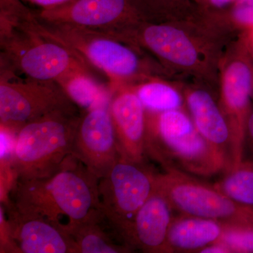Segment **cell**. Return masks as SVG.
I'll use <instances>...</instances> for the list:
<instances>
[{
	"instance_id": "cell-15",
	"label": "cell",
	"mask_w": 253,
	"mask_h": 253,
	"mask_svg": "<svg viewBox=\"0 0 253 253\" xmlns=\"http://www.w3.org/2000/svg\"><path fill=\"white\" fill-rule=\"evenodd\" d=\"M222 224L212 219L179 214L173 217L167 236V253H200L217 242Z\"/></svg>"
},
{
	"instance_id": "cell-18",
	"label": "cell",
	"mask_w": 253,
	"mask_h": 253,
	"mask_svg": "<svg viewBox=\"0 0 253 253\" xmlns=\"http://www.w3.org/2000/svg\"><path fill=\"white\" fill-rule=\"evenodd\" d=\"M236 202L253 208V161H243L214 184Z\"/></svg>"
},
{
	"instance_id": "cell-8",
	"label": "cell",
	"mask_w": 253,
	"mask_h": 253,
	"mask_svg": "<svg viewBox=\"0 0 253 253\" xmlns=\"http://www.w3.org/2000/svg\"><path fill=\"white\" fill-rule=\"evenodd\" d=\"M156 173L121 158L100 178L99 191L105 219L119 234L155 191Z\"/></svg>"
},
{
	"instance_id": "cell-6",
	"label": "cell",
	"mask_w": 253,
	"mask_h": 253,
	"mask_svg": "<svg viewBox=\"0 0 253 253\" xmlns=\"http://www.w3.org/2000/svg\"><path fill=\"white\" fill-rule=\"evenodd\" d=\"M155 191L179 214L223 224H253V208L236 202L214 185L177 169L156 173Z\"/></svg>"
},
{
	"instance_id": "cell-13",
	"label": "cell",
	"mask_w": 253,
	"mask_h": 253,
	"mask_svg": "<svg viewBox=\"0 0 253 253\" xmlns=\"http://www.w3.org/2000/svg\"><path fill=\"white\" fill-rule=\"evenodd\" d=\"M146 109L135 93L119 89L113 95L110 113L121 158L144 163L146 156Z\"/></svg>"
},
{
	"instance_id": "cell-26",
	"label": "cell",
	"mask_w": 253,
	"mask_h": 253,
	"mask_svg": "<svg viewBox=\"0 0 253 253\" xmlns=\"http://www.w3.org/2000/svg\"><path fill=\"white\" fill-rule=\"evenodd\" d=\"M211 3L217 7H222L230 2L231 0H211Z\"/></svg>"
},
{
	"instance_id": "cell-23",
	"label": "cell",
	"mask_w": 253,
	"mask_h": 253,
	"mask_svg": "<svg viewBox=\"0 0 253 253\" xmlns=\"http://www.w3.org/2000/svg\"><path fill=\"white\" fill-rule=\"evenodd\" d=\"M22 1H28L32 4L38 5L41 6L42 9H49L69 2L72 0H22Z\"/></svg>"
},
{
	"instance_id": "cell-4",
	"label": "cell",
	"mask_w": 253,
	"mask_h": 253,
	"mask_svg": "<svg viewBox=\"0 0 253 253\" xmlns=\"http://www.w3.org/2000/svg\"><path fill=\"white\" fill-rule=\"evenodd\" d=\"M81 114L57 111L27 123L18 131L9 161L12 181L54 174L69 156Z\"/></svg>"
},
{
	"instance_id": "cell-11",
	"label": "cell",
	"mask_w": 253,
	"mask_h": 253,
	"mask_svg": "<svg viewBox=\"0 0 253 253\" xmlns=\"http://www.w3.org/2000/svg\"><path fill=\"white\" fill-rule=\"evenodd\" d=\"M73 155L99 179L121 156L115 136L110 107L83 111L73 146Z\"/></svg>"
},
{
	"instance_id": "cell-16",
	"label": "cell",
	"mask_w": 253,
	"mask_h": 253,
	"mask_svg": "<svg viewBox=\"0 0 253 253\" xmlns=\"http://www.w3.org/2000/svg\"><path fill=\"white\" fill-rule=\"evenodd\" d=\"M141 40L155 54L169 62L193 66L197 51L182 31L171 26L151 25L143 28Z\"/></svg>"
},
{
	"instance_id": "cell-21",
	"label": "cell",
	"mask_w": 253,
	"mask_h": 253,
	"mask_svg": "<svg viewBox=\"0 0 253 253\" xmlns=\"http://www.w3.org/2000/svg\"><path fill=\"white\" fill-rule=\"evenodd\" d=\"M217 243L229 253H253V224H223Z\"/></svg>"
},
{
	"instance_id": "cell-12",
	"label": "cell",
	"mask_w": 253,
	"mask_h": 253,
	"mask_svg": "<svg viewBox=\"0 0 253 253\" xmlns=\"http://www.w3.org/2000/svg\"><path fill=\"white\" fill-rule=\"evenodd\" d=\"M172 212L166 199L155 191L118 236L131 251L167 253V236L172 220Z\"/></svg>"
},
{
	"instance_id": "cell-14",
	"label": "cell",
	"mask_w": 253,
	"mask_h": 253,
	"mask_svg": "<svg viewBox=\"0 0 253 253\" xmlns=\"http://www.w3.org/2000/svg\"><path fill=\"white\" fill-rule=\"evenodd\" d=\"M187 104L196 129L210 144L227 158L231 168L230 128L214 100L206 91L197 90L188 96Z\"/></svg>"
},
{
	"instance_id": "cell-2",
	"label": "cell",
	"mask_w": 253,
	"mask_h": 253,
	"mask_svg": "<svg viewBox=\"0 0 253 253\" xmlns=\"http://www.w3.org/2000/svg\"><path fill=\"white\" fill-rule=\"evenodd\" d=\"M156 114L152 119L146 116L145 149L146 156L164 169L211 176L230 168L227 158L204 139L184 113L172 110Z\"/></svg>"
},
{
	"instance_id": "cell-25",
	"label": "cell",
	"mask_w": 253,
	"mask_h": 253,
	"mask_svg": "<svg viewBox=\"0 0 253 253\" xmlns=\"http://www.w3.org/2000/svg\"><path fill=\"white\" fill-rule=\"evenodd\" d=\"M201 253H229V250L226 249L225 246H223L219 243L215 242L214 244L210 245L207 247L200 251Z\"/></svg>"
},
{
	"instance_id": "cell-10",
	"label": "cell",
	"mask_w": 253,
	"mask_h": 253,
	"mask_svg": "<svg viewBox=\"0 0 253 253\" xmlns=\"http://www.w3.org/2000/svg\"><path fill=\"white\" fill-rule=\"evenodd\" d=\"M6 219L1 214L3 246L22 253H75L71 236L46 218L18 209L8 200Z\"/></svg>"
},
{
	"instance_id": "cell-9",
	"label": "cell",
	"mask_w": 253,
	"mask_h": 253,
	"mask_svg": "<svg viewBox=\"0 0 253 253\" xmlns=\"http://www.w3.org/2000/svg\"><path fill=\"white\" fill-rule=\"evenodd\" d=\"M42 21L70 23L127 41L130 26L139 14L130 0H72L35 13Z\"/></svg>"
},
{
	"instance_id": "cell-1",
	"label": "cell",
	"mask_w": 253,
	"mask_h": 253,
	"mask_svg": "<svg viewBox=\"0 0 253 253\" xmlns=\"http://www.w3.org/2000/svg\"><path fill=\"white\" fill-rule=\"evenodd\" d=\"M99 181L71 155L52 175L13 181L4 198L18 209L46 218L71 237L83 224L105 219Z\"/></svg>"
},
{
	"instance_id": "cell-22",
	"label": "cell",
	"mask_w": 253,
	"mask_h": 253,
	"mask_svg": "<svg viewBox=\"0 0 253 253\" xmlns=\"http://www.w3.org/2000/svg\"><path fill=\"white\" fill-rule=\"evenodd\" d=\"M139 16L152 15L164 9L168 0H130Z\"/></svg>"
},
{
	"instance_id": "cell-5",
	"label": "cell",
	"mask_w": 253,
	"mask_h": 253,
	"mask_svg": "<svg viewBox=\"0 0 253 253\" xmlns=\"http://www.w3.org/2000/svg\"><path fill=\"white\" fill-rule=\"evenodd\" d=\"M31 23L37 31L76 52L90 66L105 73L116 92L123 80L139 71L140 60L124 40L70 23L46 22L35 14Z\"/></svg>"
},
{
	"instance_id": "cell-19",
	"label": "cell",
	"mask_w": 253,
	"mask_h": 253,
	"mask_svg": "<svg viewBox=\"0 0 253 253\" xmlns=\"http://www.w3.org/2000/svg\"><path fill=\"white\" fill-rule=\"evenodd\" d=\"M91 221L80 226L71 235L75 253H124L131 252L126 246L116 244L100 226Z\"/></svg>"
},
{
	"instance_id": "cell-7",
	"label": "cell",
	"mask_w": 253,
	"mask_h": 253,
	"mask_svg": "<svg viewBox=\"0 0 253 253\" xmlns=\"http://www.w3.org/2000/svg\"><path fill=\"white\" fill-rule=\"evenodd\" d=\"M57 111L79 113L78 106L55 81L21 78L1 66L0 124L14 136L27 123Z\"/></svg>"
},
{
	"instance_id": "cell-17",
	"label": "cell",
	"mask_w": 253,
	"mask_h": 253,
	"mask_svg": "<svg viewBox=\"0 0 253 253\" xmlns=\"http://www.w3.org/2000/svg\"><path fill=\"white\" fill-rule=\"evenodd\" d=\"M56 83L73 102L84 111L99 107H110L114 91L95 79L90 71H73Z\"/></svg>"
},
{
	"instance_id": "cell-24",
	"label": "cell",
	"mask_w": 253,
	"mask_h": 253,
	"mask_svg": "<svg viewBox=\"0 0 253 253\" xmlns=\"http://www.w3.org/2000/svg\"><path fill=\"white\" fill-rule=\"evenodd\" d=\"M246 139L248 140V142L245 141V146L246 143H248L250 149L253 153V112L250 113L248 117L246 128Z\"/></svg>"
},
{
	"instance_id": "cell-3",
	"label": "cell",
	"mask_w": 253,
	"mask_h": 253,
	"mask_svg": "<svg viewBox=\"0 0 253 253\" xmlns=\"http://www.w3.org/2000/svg\"><path fill=\"white\" fill-rule=\"evenodd\" d=\"M33 16L31 12L18 19L0 18L1 67L31 79L55 82L73 71H90L79 55L37 31Z\"/></svg>"
},
{
	"instance_id": "cell-20",
	"label": "cell",
	"mask_w": 253,
	"mask_h": 253,
	"mask_svg": "<svg viewBox=\"0 0 253 253\" xmlns=\"http://www.w3.org/2000/svg\"><path fill=\"white\" fill-rule=\"evenodd\" d=\"M146 111L161 113L178 110L182 100L179 93L170 86L158 82H150L138 86L134 91Z\"/></svg>"
}]
</instances>
